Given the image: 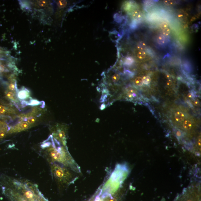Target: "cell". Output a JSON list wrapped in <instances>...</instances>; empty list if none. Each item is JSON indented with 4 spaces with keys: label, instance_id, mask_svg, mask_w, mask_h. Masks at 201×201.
Returning <instances> with one entry per match:
<instances>
[{
    "label": "cell",
    "instance_id": "cell-1",
    "mask_svg": "<svg viewBox=\"0 0 201 201\" xmlns=\"http://www.w3.org/2000/svg\"><path fill=\"white\" fill-rule=\"evenodd\" d=\"M43 157L50 164H57L66 167L77 173L81 172L80 167L74 161L66 148L52 141H46L41 145Z\"/></svg>",
    "mask_w": 201,
    "mask_h": 201
},
{
    "label": "cell",
    "instance_id": "cell-2",
    "mask_svg": "<svg viewBox=\"0 0 201 201\" xmlns=\"http://www.w3.org/2000/svg\"><path fill=\"white\" fill-rule=\"evenodd\" d=\"M10 185L8 191L12 201H47L42 195H38L33 189L22 185L17 179H11Z\"/></svg>",
    "mask_w": 201,
    "mask_h": 201
},
{
    "label": "cell",
    "instance_id": "cell-3",
    "mask_svg": "<svg viewBox=\"0 0 201 201\" xmlns=\"http://www.w3.org/2000/svg\"><path fill=\"white\" fill-rule=\"evenodd\" d=\"M50 166L53 176L59 184H70L75 181L76 178L66 167L57 164H50Z\"/></svg>",
    "mask_w": 201,
    "mask_h": 201
},
{
    "label": "cell",
    "instance_id": "cell-4",
    "mask_svg": "<svg viewBox=\"0 0 201 201\" xmlns=\"http://www.w3.org/2000/svg\"><path fill=\"white\" fill-rule=\"evenodd\" d=\"M120 166L117 167L103 187V191L106 195L114 193L120 185L121 177Z\"/></svg>",
    "mask_w": 201,
    "mask_h": 201
},
{
    "label": "cell",
    "instance_id": "cell-5",
    "mask_svg": "<svg viewBox=\"0 0 201 201\" xmlns=\"http://www.w3.org/2000/svg\"><path fill=\"white\" fill-rule=\"evenodd\" d=\"M142 15L141 11L138 10H135L132 13L133 18L136 21H140L142 18Z\"/></svg>",
    "mask_w": 201,
    "mask_h": 201
},
{
    "label": "cell",
    "instance_id": "cell-6",
    "mask_svg": "<svg viewBox=\"0 0 201 201\" xmlns=\"http://www.w3.org/2000/svg\"><path fill=\"white\" fill-rule=\"evenodd\" d=\"M185 116L184 114L181 112H177L175 115V118L176 120L179 122H181L184 120Z\"/></svg>",
    "mask_w": 201,
    "mask_h": 201
},
{
    "label": "cell",
    "instance_id": "cell-7",
    "mask_svg": "<svg viewBox=\"0 0 201 201\" xmlns=\"http://www.w3.org/2000/svg\"><path fill=\"white\" fill-rule=\"evenodd\" d=\"M167 39L165 36L163 35H160L157 38V43L160 45H164L167 43Z\"/></svg>",
    "mask_w": 201,
    "mask_h": 201
},
{
    "label": "cell",
    "instance_id": "cell-8",
    "mask_svg": "<svg viewBox=\"0 0 201 201\" xmlns=\"http://www.w3.org/2000/svg\"><path fill=\"white\" fill-rule=\"evenodd\" d=\"M29 124L27 122H23L21 123L18 127V131H22L27 129L29 127Z\"/></svg>",
    "mask_w": 201,
    "mask_h": 201
},
{
    "label": "cell",
    "instance_id": "cell-9",
    "mask_svg": "<svg viewBox=\"0 0 201 201\" xmlns=\"http://www.w3.org/2000/svg\"><path fill=\"white\" fill-rule=\"evenodd\" d=\"M192 123L189 120H186L183 123V127L186 130H189L192 127Z\"/></svg>",
    "mask_w": 201,
    "mask_h": 201
},
{
    "label": "cell",
    "instance_id": "cell-10",
    "mask_svg": "<svg viewBox=\"0 0 201 201\" xmlns=\"http://www.w3.org/2000/svg\"><path fill=\"white\" fill-rule=\"evenodd\" d=\"M48 2L46 0H39L37 2V6L40 8H43L47 6Z\"/></svg>",
    "mask_w": 201,
    "mask_h": 201
},
{
    "label": "cell",
    "instance_id": "cell-11",
    "mask_svg": "<svg viewBox=\"0 0 201 201\" xmlns=\"http://www.w3.org/2000/svg\"><path fill=\"white\" fill-rule=\"evenodd\" d=\"M146 44L143 41L139 42L137 45V48L140 51H144L146 48Z\"/></svg>",
    "mask_w": 201,
    "mask_h": 201
},
{
    "label": "cell",
    "instance_id": "cell-12",
    "mask_svg": "<svg viewBox=\"0 0 201 201\" xmlns=\"http://www.w3.org/2000/svg\"><path fill=\"white\" fill-rule=\"evenodd\" d=\"M135 83L138 86H142L144 84L143 78L141 77H137L135 79Z\"/></svg>",
    "mask_w": 201,
    "mask_h": 201
},
{
    "label": "cell",
    "instance_id": "cell-13",
    "mask_svg": "<svg viewBox=\"0 0 201 201\" xmlns=\"http://www.w3.org/2000/svg\"><path fill=\"white\" fill-rule=\"evenodd\" d=\"M146 53L144 51H139L138 53L137 56L139 59H144V58L146 57Z\"/></svg>",
    "mask_w": 201,
    "mask_h": 201
},
{
    "label": "cell",
    "instance_id": "cell-14",
    "mask_svg": "<svg viewBox=\"0 0 201 201\" xmlns=\"http://www.w3.org/2000/svg\"><path fill=\"white\" fill-rule=\"evenodd\" d=\"M134 62V59L132 57H128L126 58L125 61V64L126 65H130Z\"/></svg>",
    "mask_w": 201,
    "mask_h": 201
},
{
    "label": "cell",
    "instance_id": "cell-15",
    "mask_svg": "<svg viewBox=\"0 0 201 201\" xmlns=\"http://www.w3.org/2000/svg\"><path fill=\"white\" fill-rule=\"evenodd\" d=\"M67 2L66 0H59L58 2V5L60 8H64L66 7Z\"/></svg>",
    "mask_w": 201,
    "mask_h": 201
},
{
    "label": "cell",
    "instance_id": "cell-16",
    "mask_svg": "<svg viewBox=\"0 0 201 201\" xmlns=\"http://www.w3.org/2000/svg\"><path fill=\"white\" fill-rule=\"evenodd\" d=\"M120 79V75H118V74H117V73L114 74L112 77V81L113 82H115V83L118 82Z\"/></svg>",
    "mask_w": 201,
    "mask_h": 201
},
{
    "label": "cell",
    "instance_id": "cell-17",
    "mask_svg": "<svg viewBox=\"0 0 201 201\" xmlns=\"http://www.w3.org/2000/svg\"><path fill=\"white\" fill-rule=\"evenodd\" d=\"M143 83L145 85H148L151 82V79L149 76H144L143 78Z\"/></svg>",
    "mask_w": 201,
    "mask_h": 201
},
{
    "label": "cell",
    "instance_id": "cell-18",
    "mask_svg": "<svg viewBox=\"0 0 201 201\" xmlns=\"http://www.w3.org/2000/svg\"><path fill=\"white\" fill-rule=\"evenodd\" d=\"M27 93L26 91L23 90L19 92L18 96L19 98L21 99H24L26 98L27 96Z\"/></svg>",
    "mask_w": 201,
    "mask_h": 201
},
{
    "label": "cell",
    "instance_id": "cell-19",
    "mask_svg": "<svg viewBox=\"0 0 201 201\" xmlns=\"http://www.w3.org/2000/svg\"><path fill=\"white\" fill-rule=\"evenodd\" d=\"M36 121V118L34 117H31L29 118L27 120V123L29 124H32Z\"/></svg>",
    "mask_w": 201,
    "mask_h": 201
},
{
    "label": "cell",
    "instance_id": "cell-20",
    "mask_svg": "<svg viewBox=\"0 0 201 201\" xmlns=\"http://www.w3.org/2000/svg\"><path fill=\"white\" fill-rule=\"evenodd\" d=\"M162 32H163V35L164 36H168L170 34V30L169 28H168L163 30Z\"/></svg>",
    "mask_w": 201,
    "mask_h": 201
},
{
    "label": "cell",
    "instance_id": "cell-21",
    "mask_svg": "<svg viewBox=\"0 0 201 201\" xmlns=\"http://www.w3.org/2000/svg\"><path fill=\"white\" fill-rule=\"evenodd\" d=\"M168 24L167 23H165V22H164V23H162L161 24V27L162 30H164V29L168 28Z\"/></svg>",
    "mask_w": 201,
    "mask_h": 201
},
{
    "label": "cell",
    "instance_id": "cell-22",
    "mask_svg": "<svg viewBox=\"0 0 201 201\" xmlns=\"http://www.w3.org/2000/svg\"><path fill=\"white\" fill-rule=\"evenodd\" d=\"M5 112V108L3 106L0 105V115L4 114Z\"/></svg>",
    "mask_w": 201,
    "mask_h": 201
},
{
    "label": "cell",
    "instance_id": "cell-23",
    "mask_svg": "<svg viewBox=\"0 0 201 201\" xmlns=\"http://www.w3.org/2000/svg\"><path fill=\"white\" fill-rule=\"evenodd\" d=\"M174 2L172 0H164V3L165 5L168 6L171 5H173Z\"/></svg>",
    "mask_w": 201,
    "mask_h": 201
},
{
    "label": "cell",
    "instance_id": "cell-24",
    "mask_svg": "<svg viewBox=\"0 0 201 201\" xmlns=\"http://www.w3.org/2000/svg\"><path fill=\"white\" fill-rule=\"evenodd\" d=\"M6 95H7V96L8 97V98L11 99L13 98V97H14V94L12 92H8L7 93Z\"/></svg>",
    "mask_w": 201,
    "mask_h": 201
},
{
    "label": "cell",
    "instance_id": "cell-25",
    "mask_svg": "<svg viewBox=\"0 0 201 201\" xmlns=\"http://www.w3.org/2000/svg\"><path fill=\"white\" fill-rule=\"evenodd\" d=\"M9 89L11 90H14L15 89V85L13 84H10L9 85Z\"/></svg>",
    "mask_w": 201,
    "mask_h": 201
},
{
    "label": "cell",
    "instance_id": "cell-26",
    "mask_svg": "<svg viewBox=\"0 0 201 201\" xmlns=\"http://www.w3.org/2000/svg\"><path fill=\"white\" fill-rule=\"evenodd\" d=\"M5 133L3 131H0V138H3L5 136Z\"/></svg>",
    "mask_w": 201,
    "mask_h": 201
},
{
    "label": "cell",
    "instance_id": "cell-27",
    "mask_svg": "<svg viewBox=\"0 0 201 201\" xmlns=\"http://www.w3.org/2000/svg\"><path fill=\"white\" fill-rule=\"evenodd\" d=\"M5 70V67L2 64H0V72H3Z\"/></svg>",
    "mask_w": 201,
    "mask_h": 201
},
{
    "label": "cell",
    "instance_id": "cell-28",
    "mask_svg": "<svg viewBox=\"0 0 201 201\" xmlns=\"http://www.w3.org/2000/svg\"><path fill=\"white\" fill-rule=\"evenodd\" d=\"M108 201H117L115 199H114V198H111V199H109L108 200Z\"/></svg>",
    "mask_w": 201,
    "mask_h": 201
},
{
    "label": "cell",
    "instance_id": "cell-29",
    "mask_svg": "<svg viewBox=\"0 0 201 201\" xmlns=\"http://www.w3.org/2000/svg\"><path fill=\"white\" fill-rule=\"evenodd\" d=\"M171 84H172V82L171 81H169L168 82L167 84L168 85H170Z\"/></svg>",
    "mask_w": 201,
    "mask_h": 201
},
{
    "label": "cell",
    "instance_id": "cell-30",
    "mask_svg": "<svg viewBox=\"0 0 201 201\" xmlns=\"http://www.w3.org/2000/svg\"><path fill=\"white\" fill-rule=\"evenodd\" d=\"M1 49H0V52H1Z\"/></svg>",
    "mask_w": 201,
    "mask_h": 201
}]
</instances>
